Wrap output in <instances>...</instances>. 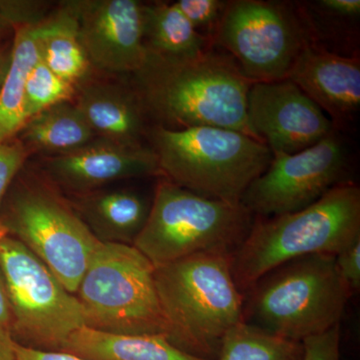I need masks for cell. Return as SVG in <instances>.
Wrapping results in <instances>:
<instances>
[{"label":"cell","instance_id":"1","mask_svg":"<svg viewBox=\"0 0 360 360\" xmlns=\"http://www.w3.org/2000/svg\"><path fill=\"white\" fill-rule=\"evenodd\" d=\"M146 52L143 65L127 82L150 127L169 130L220 127L257 141L248 118L252 84L229 53L214 44L191 58H165Z\"/></svg>","mask_w":360,"mask_h":360},{"label":"cell","instance_id":"2","mask_svg":"<svg viewBox=\"0 0 360 360\" xmlns=\"http://www.w3.org/2000/svg\"><path fill=\"white\" fill-rule=\"evenodd\" d=\"M360 239V188L340 184L302 210L255 217L231 255V271L243 295L269 271L296 258L336 255Z\"/></svg>","mask_w":360,"mask_h":360},{"label":"cell","instance_id":"3","mask_svg":"<svg viewBox=\"0 0 360 360\" xmlns=\"http://www.w3.org/2000/svg\"><path fill=\"white\" fill-rule=\"evenodd\" d=\"M167 340L201 359H217L229 329L243 321V297L231 271V255L200 253L155 267Z\"/></svg>","mask_w":360,"mask_h":360},{"label":"cell","instance_id":"4","mask_svg":"<svg viewBox=\"0 0 360 360\" xmlns=\"http://www.w3.org/2000/svg\"><path fill=\"white\" fill-rule=\"evenodd\" d=\"M245 293L243 322L298 342L340 326L352 295L328 253L286 262Z\"/></svg>","mask_w":360,"mask_h":360},{"label":"cell","instance_id":"5","mask_svg":"<svg viewBox=\"0 0 360 360\" xmlns=\"http://www.w3.org/2000/svg\"><path fill=\"white\" fill-rule=\"evenodd\" d=\"M146 141L158 158L160 177L203 198L232 205L241 203L251 182L274 158L262 142L220 127H149Z\"/></svg>","mask_w":360,"mask_h":360},{"label":"cell","instance_id":"6","mask_svg":"<svg viewBox=\"0 0 360 360\" xmlns=\"http://www.w3.org/2000/svg\"><path fill=\"white\" fill-rule=\"evenodd\" d=\"M25 167L0 205V231L34 253L75 295L101 243L65 194Z\"/></svg>","mask_w":360,"mask_h":360},{"label":"cell","instance_id":"7","mask_svg":"<svg viewBox=\"0 0 360 360\" xmlns=\"http://www.w3.org/2000/svg\"><path fill=\"white\" fill-rule=\"evenodd\" d=\"M255 219L241 203L203 198L160 177L148 221L134 246L155 267L200 253L232 255Z\"/></svg>","mask_w":360,"mask_h":360},{"label":"cell","instance_id":"8","mask_svg":"<svg viewBox=\"0 0 360 360\" xmlns=\"http://www.w3.org/2000/svg\"><path fill=\"white\" fill-rule=\"evenodd\" d=\"M90 328L116 335H168L155 266L134 245L101 243L75 293Z\"/></svg>","mask_w":360,"mask_h":360},{"label":"cell","instance_id":"9","mask_svg":"<svg viewBox=\"0 0 360 360\" xmlns=\"http://www.w3.org/2000/svg\"><path fill=\"white\" fill-rule=\"evenodd\" d=\"M0 266L13 315L14 341L35 349L60 352L71 333L86 326L77 296L34 253L2 231Z\"/></svg>","mask_w":360,"mask_h":360},{"label":"cell","instance_id":"10","mask_svg":"<svg viewBox=\"0 0 360 360\" xmlns=\"http://www.w3.org/2000/svg\"><path fill=\"white\" fill-rule=\"evenodd\" d=\"M309 41L300 13L288 4L229 0L212 42L234 59L253 84L286 79Z\"/></svg>","mask_w":360,"mask_h":360},{"label":"cell","instance_id":"11","mask_svg":"<svg viewBox=\"0 0 360 360\" xmlns=\"http://www.w3.org/2000/svg\"><path fill=\"white\" fill-rule=\"evenodd\" d=\"M349 167L347 143L335 129L311 148L274 155L267 169L246 189L241 205L262 219L298 212L350 182Z\"/></svg>","mask_w":360,"mask_h":360},{"label":"cell","instance_id":"12","mask_svg":"<svg viewBox=\"0 0 360 360\" xmlns=\"http://www.w3.org/2000/svg\"><path fill=\"white\" fill-rule=\"evenodd\" d=\"M250 129L272 155H293L335 130L328 115L290 79L251 85L248 96Z\"/></svg>","mask_w":360,"mask_h":360},{"label":"cell","instance_id":"13","mask_svg":"<svg viewBox=\"0 0 360 360\" xmlns=\"http://www.w3.org/2000/svg\"><path fill=\"white\" fill-rule=\"evenodd\" d=\"M78 32L94 71L134 73L146 58L142 2L137 0H75Z\"/></svg>","mask_w":360,"mask_h":360},{"label":"cell","instance_id":"14","mask_svg":"<svg viewBox=\"0 0 360 360\" xmlns=\"http://www.w3.org/2000/svg\"><path fill=\"white\" fill-rule=\"evenodd\" d=\"M39 170L45 180L68 196L92 193L120 180L160 177L150 146H125L98 137L70 153L42 158Z\"/></svg>","mask_w":360,"mask_h":360},{"label":"cell","instance_id":"15","mask_svg":"<svg viewBox=\"0 0 360 360\" xmlns=\"http://www.w3.org/2000/svg\"><path fill=\"white\" fill-rule=\"evenodd\" d=\"M290 79L328 116L336 130L348 129L360 110V61L314 42L302 47Z\"/></svg>","mask_w":360,"mask_h":360},{"label":"cell","instance_id":"16","mask_svg":"<svg viewBox=\"0 0 360 360\" xmlns=\"http://www.w3.org/2000/svg\"><path fill=\"white\" fill-rule=\"evenodd\" d=\"M98 139L125 146H146L150 125L129 82L90 77L73 101Z\"/></svg>","mask_w":360,"mask_h":360},{"label":"cell","instance_id":"17","mask_svg":"<svg viewBox=\"0 0 360 360\" xmlns=\"http://www.w3.org/2000/svg\"><path fill=\"white\" fill-rule=\"evenodd\" d=\"M68 200L101 243L134 245L151 207L143 195L129 188H101Z\"/></svg>","mask_w":360,"mask_h":360},{"label":"cell","instance_id":"18","mask_svg":"<svg viewBox=\"0 0 360 360\" xmlns=\"http://www.w3.org/2000/svg\"><path fill=\"white\" fill-rule=\"evenodd\" d=\"M35 39L39 58L65 82L77 87L94 77L78 32L75 0L61 2L35 26Z\"/></svg>","mask_w":360,"mask_h":360},{"label":"cell","instance_id":"19","mask_svg":"<svg viewBox=\"0 0 360 360\" xmlns=\"http://www.w3.org/2000/svg\"><path fill=\"white\" fill-rule=\"evenodd\" d=\"M60 352L85 360H210L184 352L165 335H116L89 326L71 333Z\"/></svg>","mask_w":360,"mask_h":360},{"label":"cell","instance_id":"20","mask_svg":"<svg viewBox=\"0 0 360 360\" xmlns=\"http://www.w3.org/2000/svg\"><path fill=\"white\" fill-rule=\"evenodd\" d=\"M30 155L70 153L97 139L73 101L51 106L26 120L16 134Z\"/></svg>","mask_w":360,"mask_h":360},{"label":"cell","instance_id":"21","mask_svg":"<svg viewBox=\"0 0 360 360\" xmlns=\"http://www.w3.org/2000/svg\"><path fill=\"white\" fill-rule=\"evenodd\" d=\"M142 32L146 51L165 58H191L213 45L174 2H142Z\"/></svg>","mask_w":360,"mask_h":360},{"label":"cell","instance_id":"22","mask_svg":"<svg viewBox=\"0 0 360 360\" xmlns=\"http://www.w3.org/2000/svg\"><path fill=\"white\" fill-rule=\"evenodd\" d=\"M35 25L14 30L11 60L0 91V142L15 139L26 120L23 97L28 75L39 58Z\"/></svg>","mask_w":360,"mask_h":360},{"label":"cell","instance_id":"23","mask_svg":"<svg viewBox=\"0 0 360 360\" xmlns=\"http://www.w3.org/2000/svg\"><path fill=\"white\" fill-rule=\"evenodd\" d=\"M302 342L239 322L227 331L215 360H302Z\"/></svg>","mask_w":360,"mask_h":360},{"label":"cell","instance_id":"24","mask_svg":"<svg viewBox=\"0 0 360 360\" xmlns=\"http://www.w3.org/2000/svg\"><path fill=\"white\" fill-rule=\"evenodd\" d=\"M75 85L59 77L39 58L26 82L23 97L25 120L56 104L75 101Z\"/></svg>","mask_w":360,"mask_h":360},{"label":"cell","instance_id":"25","mask_svg":"<svg viewBox=\"0 0 360 360\" xmlns=\"http://www.w3.org/2000/svg\"><path fill=\"white\" fill-rule=\"evenodd\" d=\"M49 2L33 0H0V41L13 37L22 25H39L49 15Z\"/></svg>","mask_w":360,"mask_h":360},{"label":"cell","instance_id":"26","mask_svg":"<svg viewBox=\"0 0 360 360\" xmlns=\"http://www.w3.org/2000/svg\"><path fill=\"white\" fill-rule=\"evenodd\" d=\"M174 4L191 23L194 30L212 42L229 1L227 0H179Z\"/></svg>","mask_w":360,"mask_h":360},{"label":"cell","instance_id":"27","mask_svg":"<svg viewBox=\"0 0 360 360\" xmlns=\"http://www.w3.org/2000/svg\"><path fill=\"white\" fill-rule=\"evenodd\" d=\"M30 156L18 139L0 142V205Z\"/></svg>","mask_w":360,"mask_h":360},{"label":"cell","instance_id":"28","mask_svg":"<svg viewBox=\"0 0 360 360\" xmlns=\"http://www.w3.org/2000/svg\"><path fill=\"white\" fill-rule=\"evenodd\" d=\"M302 360H340V326L302 341Z\"/></svg>","mask_w":360,"mask_h":360},{"label":"cell","instance_id":"29","mask_svg":"<svg viewBox=\"0 0 360 360\" xmlns=\"http://www.w3.org/2000/svg\"><path fill=\"white\" fill-rule=\"evenodd\" d=\"M338 272L352 293L360 288V239L335 255Z\"/></svg>","mask_w":360,"mask_h":360},{"label":"cell","instance_id":"30","mask_svg":"<svg viewBox=\"0 0 360 360\" xmlns=\"http://www.w3.org/2000/svg\"><path fill=\"white\" fill-rule=\"evenodd\" d=\"M314 6L333 18L355 20L360 15V0H319Z\"/></svg>","mask_w":360,"mask_h":360},{"label":"cell","instance_id":"31","mask_svg":"<svg viewBox=\"0 0 360 360\" xmlns=\"http://www.w3.org/2000/svg\"><path fill=\"white\" fill-rule=\"evenodd\" d=\"M13 349L16 360H85L68 352L35 349V348L25 347L14 340Z\"/></svg>","mask_w":360,"mask_h":360},{"label":"cell","instance_id":"32","mask_svg":"<svg viewBox=\"0 0 360 360\" xmlns=\"http://www.w3.org/2000/svg\"><path fill=\"white\" fill-rule=\"evenodd\" d=\"M13 326V315H11V304L7 295L6 279L0 266V328L8 331L11 335Z\"/></svg>","mask_w":360,"mask_h":360},{"label":"cell","instance_id":"33","mask_svg":"<svg viewBox=\"0 0 360 360\" xmlns=\"http://www.w3.org/2000/svg\"><path fill=\"white\" fill-rule=\"evenodd\" d=\"M11 51H13V39L0 41V91L11 65Z\"/></svg>","mask_w":360,"mask_h":360},{"label":"cell","instance_id":"34","mask_svg":"<svg viewBox=\"0 0 360 360\" xmlns=\"http://www.w3.org/2000/svg\"><path fill=\"white\" fill-rule=\"evenodd\" d=\"M0 360H16L13 336L2 328H0Z\"/></svg>","mask_w":360,"mask_h":360}]
</instances>
